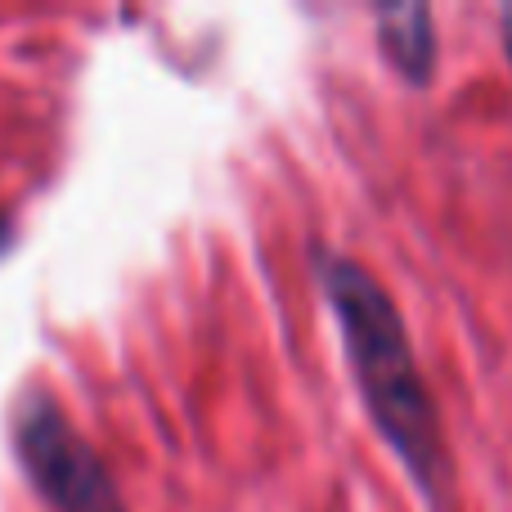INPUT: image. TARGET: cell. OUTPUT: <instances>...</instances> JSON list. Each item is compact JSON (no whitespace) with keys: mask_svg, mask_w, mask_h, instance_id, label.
Here are the masks:
<instances>
[{"mask_svg":"<svg viewBox=\"0 0 512 512\" xmlns=\"http://www.w3.org/2000/svg\"><path fill=\"white\" fill-rule=\"evenodd\" d=\"M14 445L32 486L54 512H126L104 459L63 418L50 396H27L14 423Z\"/></svg>","mask_w":512,"mask_h":512,"instance_id":"cell-2","label":"cell"},{"mask_svg":"<svg viewBox=\"0 0 512 512\" xmlns=\"http://www.w3.org/2000/svg\"><path fill=\"white\" fill-rule=\"evenodd\" d=\"M9 243V221H5V212H0V248Z\"/></svg>","mask_w":512,"mask_h":512,"instance_id":"cell-5","label":"cell"},{"mask_svg":"<svg viewBox=\"0 0 512 512\" xmlns=\"http://www.w3.org/2000/svg\"><path fill=\"white\" fill-rule=\"evenodd\" d=\"M499 36H504V54H508V63H512V5L499 9Z\"/></svg>","mask_w":512,"mask_h":512,"instance_id":"cell-4","label":"cell"},{"mask_svg":"<svg viewBox=\"0 0 512 512\" xmlns=\"http://www.w3.org/2000/svg\"><path fill=\"white\" fill-rule=\"evenodd\" d=\"M319 283L337 315L346 364L373 427L427 504H441L450 490V450L396 301L360 261L337 252L319 256Z\"/></svg>","mask_w":512,"mask_h":512,"instance_id":"cell-1","label":"cell"},{"mask_svg":"<svg viewBox=\"0 0 512 512\" xmlns=\"http://www.w3.org/2000/svg\"><path fill=\"white\" fill-rule=\"evenodd\" d=\"M378 45L387 63L409 81V86H427L441 59V41H436V18L427 5H382L378 9Z\"/></svg>","mask_w":512,"mask_h":512,"instance_id":"cell-3","label":"cell"}]
</instances>
